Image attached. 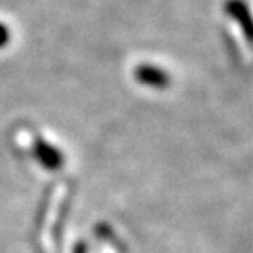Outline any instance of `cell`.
<instances>
[{"label":"cell","instance_id":"7a4b0ae2","mask_svg":"<svg viewBox=\"0 0 253 253\" xmlns=\"http://www.w3.org/2000/svg\"><path fill=\"white\" fill-rule=\"evenodd\" d=\"M5 39H7V32H5V28L0 25V44H4Z\"/></svg>","mask_w":253,"mask_h":253},{"label":"cell","instance_id":"6da1fadb","mask_svg":"<svg viewBox=\"0 0 253 253\" xmlns=\"http://www.w3.org/2000/svg\"><path fill=\"white\" fill-rule=\"evenodd\" d=\"M137 78L141 79L142 83H146L148 86H164L166 83V74L158 71V69L151 67H139L137 69Z\"/></svg>","mask_w":253,"mask_h":253}]
</instances>
